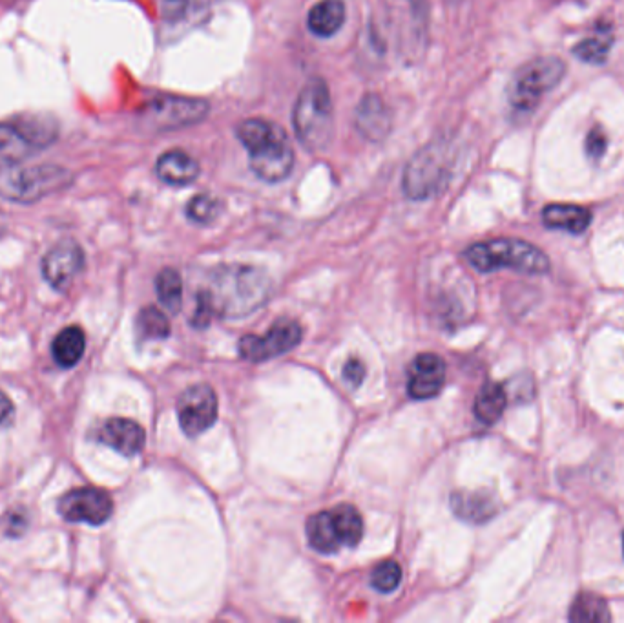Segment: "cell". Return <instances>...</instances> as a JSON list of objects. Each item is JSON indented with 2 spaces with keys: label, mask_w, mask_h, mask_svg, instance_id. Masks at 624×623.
I'll use <instances>...</instances> for the list:
<instances>
[{
  "label": "cell",
  "mask_w": 624,
  "mask_h": 623,
  "mask_svg": "<svg viewBox=\"0 0 624 623\" xmlns=\"http://www.w3.org/2000/svg\"><path fill=\"white\" fill-rule=\"evenodd\" d=\"M606 148H608V138H606L603 128H593L592 132L588 134V138H586V154L593 161H599V159L603 158Z\"/></svg>",
  "instance_id": "cell-31"
},
{
  "label": "cell",
  "mask_w": 624,
  "mask_h": 623,
  "mask_svg": "<svg viewBox=\"0 0 624 623\" xmlns=\"http://www.w3.org/2000/svg\"><path fill=\"white\" fill-rule=\"evenodd\" d=\"M365 379V366L362 360L351 359L345 362L344 366V381L351 386V388H360L362 382Z\"/></svg>",
  "instance_id": "cell-33"
},
{
  "label": "cell",
  "mask_w": 624,
  "mask_h": 623,
  "mask_svg": "<svg viewBox=\"0 0 624 623\" xmlns=\"http://www.w3.org/2000/svg\"><path fill=\"white\" fill-rule=\"evenodd\" d=\"M302 326L289 318H281L272 326L267 335L254 337L247 335L240 340V355L249 362H265L289 353L302 342Z\"/></svg>",
  "instance_id": "cell-12"
},
{
  "label": "cell",
  "mask_w": 624,
  "mask_h": 623,
  "mask_svg": "<svg viewBox=\"0 0 624 623\" xmlns=\"http://www.w3.org/2000/svg\"><path fill=\"white\" fill-rule=\"evenodd\" d=\"M354 127L369 141H384L393 128V116L384 99L378 94H367L356 106Z\"/></svg>",
  "instance_id": "cell-15"
},
{
  "label": "cell",
  "mask_w": 624,
  "mask_h": 623,
  "mask_svg": "<svg viewBox=\"0 0 624 623\" xmlns=\"http://www.w3.org/2000/svg\"><path fill=\"white\" fill-rule=\"evenodd\" d=\"M292 125L303 147L320 152L334 138L333 99L327 83L314 77L303 86L292 112Z\"/></svg>",
  "instance_id": "cell-3"
},
{
  "label": "cell",
  "mask_w": 624,
  "mask_h": 623,
  "mask_svg": "<svg viewBox=\"0 0 624 623\" xmlns=\"http://www.w3.org/2000/svg\"><path fill=\"white\" fill-rule=\"evenodd\" d=\"M612 614L608 611V605L601 596L592 592H581L572 609H570V622H610Z\"/></svg>",
  "instance_id": "cell-24"
},
{
  "label": "cell",
  "mask_w": 624,
  "mask_h": 623,
  "mask_svg": "<svg viewBox=\"0 0 624 623\" xmlns=\"http://www.w3.org/2000/svg\"><path fill=\"white\" fill-rule=\"evenodd\" d=\"M623 552H624V536H623Z\"/></svg>",
  "instance_id": "cell-36"
},
{
  "label": "cell",
  "mask_w": 624,
  "mask_h": 623,
  "mask_svg": "<svg viewBox=\"0 0 624 623\" xmlns=\"http://www.w3.org/2000/svg\"><path fill=\"white\" fill-rule=\"evenodd\" d=\"M345 22L344 0H320L312 6L307 17V26L316 37H333L340 32Z\"/></svg>",
  "instance_id": "cell-20"
},
{
  "label": "cell",
  "mask_w": 624,
  "mask_h": 623,
  "mask_svg": "<svg viewBox=\"0 0 624 623\" xmlns=\"http://www.w3.org/2000/svg\"><path fill=\"white\" fill-rule=\"evenodd\" d=\"M466 260L479 273L511 269L520 275H546L550 271V260L544 251L515 238L475 243L466 251Z\"/></svg>",
  "instance_id": "cell-4"
},
{
  "label": "cell",
  "mask_w": 624,
  "mask_h": 623,
  "mask_svg": "<svg viewBox=\"0 0 624 623\" xmlns=\"http://www.w3.org/2000/svg\"><path fill=\"white\" fill-rule=\"evenodd\" d=\"M32 141L22 134L17 125H0V170L21 165L33 154Z\"/></svg>",
  "instance_id": "cell-21"
},
{
  "label": "cell",
  "mask_w": 624,
  "mask_h": 623,
  "mask_svg": "<svg viewBox=\"0 0 624 623\" xmlns=\"http://www.w3.org/2000/svg\"><path fill=\"white\" fill-rule=\"evenodd\" d=\"M190 0H165L163 2V17L170 22L181 21L187 15Z\"/></svg>",
  "instance_id": "cell-34"
},
{
  "label": "cell",
  "mask_w": 624,
  "mask_h": 623,
  "mask_svg": "<svg viewBox=\"0 0 624 623\" xmlns=\"http://www.w3.org/2000/svg\"><path fill=\"white\" fill-rule=\"evenodd\" d=\"M13 412H15V408H13V402L10 401V397L0 391V426L10 419Z\"/></svg>",
  "instance_id": "cell-35"
},
{
  "label": "cell",
  "mask_w": 624,
  "mask_h": 623,
  "mask_svg": "<svg viewBox=\"0 0 624 623\" xmlns=\"http://www.w3.org/2000/svg\"><path fill=\"white\" fill-rule=\"evenodd\" d=\"M221 209H223V205L218 198H214L210 194H198L188 201L187 218L190 222L208 225L218 218Z\"/></svg>",
  "instance_id": "cell-29"
},
{
  "label": "cell",
  "mask_w": 624,
  "mask_h": 623,
  "mask_svg": "<svg viewBox=\"0 0 624 623\" xmlns=\"http://www.w3.org/2000/svg\"><path fill=\"white\" fill-rule=\"evenodd\" d=\"M210 112V106L196 97L163 94L148 101L139 112V121L146 130L170 132L198 125Z\"/></svg>",
  "instance_id": "cell-9"
},
{
  "label": "cell",
  "mask_w": 624,
  "mask_h": 623,
  "mask_svg": "<svg viewBox=\"0 0 624 623\" xmlns=\"http://www.w3.org/2000/svg\"><path fill=\"white\" fill-rule=\"evenodd\" d=\"M402 581V569L396 561L389 560L380 563L371 574V585L378 592H393Z\"/></svg>",
  "instance_id": "cell-30"
},
{
  "label": "cell",
  "mask_w": 624,
  "mask_h": 623,
  "mask_svg": "<svg viewBox=\"0 0 624 623\" xmlns=\"http://www.w3.org/2000/svg\"><path fill=\"white\" fill-rule=\"evenodd\" d=\"M542 222L555 231L570 234H583L592 223V212L581 205L553 203L542 211Z\"/></svg>",
  "instance_id": "cell-19"
},
{
  "label": "cell",
  "mask_w": 624,
  "mask_h": 623,
  "mask_svg": "<svg viewBox=\"0 0 624 623\" xmlns=\"http://www.w3.org/2000/svg\"><path fill=\"white\" fill-rule=\"evenodd\" d=\"M28 528V516L22 510H11L4 518V532L10 538H21L24 530Z\"/></svg>",
  "instance_id": "cell-32"
},
{
  "label": "cell",
  "mask_w": 624,
  "mask_h": 623,
  "mask_svg": "<svg viewBox=\"0 0 624 623\" xmlns=\"http://www.w3.org/2000/svg\"><path fill=\"white\" fill-rule=\"evenodd\" d=\"M84 349H86V337L79 326L64 328L57 337L53 338V360L64 370L73 368L79 360L83 359Z\"/></svg>",
  "instance_id": "cell-22"
},
{
  "label": "cell",
  "mask_w": 624,
  "mask_h": 623,
  "mask_svg": "<svg viewBox=\"0 0 624 623\" xmlns=\"http://www.w3.org/2000/svg\"><path fill=\"white\" fill-rule=\"evenodd\" d=\"M44 280L57 291H64L84 269L83 247L73 240H64L52 247L42 258Z\"/></svg>",
  "instance_id": "cell-13"
},
{
  "label": "cell",
  "mask_w": 624,
  "mask_h": 623,
  "mask_svg": "<svg viewBox=\"0 0 624 623\" xmlns=\"http://www.w3.org/2000/svg\"><path fill=\"white\" fill-rule=\"evenodd\" d=\"M236 136L249 152L250 170L267 183H280L294 169V150L285 130L267 119H245Z\"/></svg>",
  "instance_id": "cell-2"
},
{
  "label": "cell",
  "mask_w": 624,
  "mask_h": 623,
  "mask_svg": "<svg viewBox=\"0 0 624 623\" xmlns=\"http://www.w3.org/2000/svg\"><path fill=\"white\" fill-rule=\"evenodd\" d=\"M156 293L159 302L170 313H179L183 304V282L176 269H163L156 278Z\"/></svg>",
  "instance_id": "cell-25"
},
{
  "label": "cell",
  "mask_w": 624,
  "mask_h": 623,
  "mask_svg": "<svg viewBox=\"0 0 624 623\" xmlns=\"http://www.w3.org/2000/svg\"><path fill=\"white\" fill-rule=\"evenodd\" d=\"M221 318H243L258 311L271 296V280L252 265H221L212 271L207 289L199 291Z\"/></svg>",
  "instance_id": "cell-1"
},
{
  "label": "cell",
  "mask_w": 624,
  "mask_h": 623,
  "mask_svg": "<svg viewBox=\"0 0 624 623\" xmlns=\"http://www.w3.org/2000/svg\"><path fill=\"white\" fill-rule=\"evenodd\" d=\"M57 510L68 523H86L99 527L112 518L114 501L101 488L84 486L64 494L57 503Z\"/></svg>",
  "instance_id": "cell-10"
},
{
  "label": "cell",
  "mask_w": 624,
  "mask_h": 623,
  "mask_svg": "<svg viewBox=\"0 0 624 623\" xmlns=\"http://www.w3.org/2000/svg\"><path fill=\"white\" fill-rule=\"evenodd\" d=\"M364 536V519L351 505L314 514L307 521L309 545L320 554H334L342 547H356Z\"/></svg>",
  "instance_id": "cell-7"
},
{
  "label": "cell",
  "mask_w": 624,
  "mask_h": 623,
  "mask_svg": "<svg viewBox=\"0 0 624 623\" xmlns=\"http://www.w3.org/2000/svg\"><path fill=\"white\" fill-rule=\"evenodd\" d=\"M15 125L21 128L22 134L32 141L35 148L48 147L57 136L52 119L28 117V119H19Z\"/></svg>",
  "instance_id": "cell-28"
},
{
  "label": "cell",
  "mask_w": 624,
  "mask_h": 623,
  "mask_svg": "<svg viewBox=\"0 0 624 623\" xmlns=\"http://www.w3.org/2000/svg\"><path fill=\"white\" fill-rule=\"evenodd\" d=\"M610 48H612V35H610V30H606L577 44L573 48V55L581 59L583 63L603 64L608 59Z\"/></svg>",
  "instance_id": "cell-26"
},
{
  "label": "cell",
  "mask_w": 624,
  "mask_h": 623,
  "mask_svg": "<svg viewBox=\"0 0 624 623\" xmlns=\"http://www.w3.org/2000/svg\"><path fill=\"white\" fill-rule=\"evenodd\" d=\"M218 395L208 384H196L177 399V417L188 437H199L218 419Z\"/></svg>",
  "instance_id": "cell-11"
},
{
  "label": "cell",
  "mask_w": 624,
  "mask_h": 623,
  "mask_svg": "<svg viewBox=\"0 0 624 623\" xmlns=\"http://www.w3.org/2000/svg\"><path fill=\"white\" fill-rule=\"evenodd\" d=\"M508 406L506 390L497 382H486L475 399L473 412L482 424H495Z\"/></svg>",
  "instance_id": "cell-23"
},
{
  "label": "cell",
  "mask_w": 624,
  "mask_h": 623,
  "mask_svg": "<svg viewBox=\"0 0 624 623\" xmlns=\"http://www.w3.org/2000/svg\"><path fill=\"white\" fill-rule=\"evenodd\" d=\"M137 331L143 338H167L170 335V322L167 315L163 311H159L157 307L148 306L141 309V313L137 315Z\"/></svg>",
  "instance_id": "cell-27"
},
{
  "label": "cell",
  "mask_w": 624,
  "mask_h": 623,
  "mask_svg": "<svg viewBox=\"0 0 624 623\" xmlns=\"http://www.w3.org/2000/svg\"><path fill=\"white\" fill-rule=\"evenodd\" d=\"M453 148L446 141H433L416 152L404 170L402 189L409 200L424 201L444 191L451 180Z\"/></svg>",
  "instance_id": "cell-5"
},
{
  "label": "cell",
  "mask_w": 624,
  "mask_h": 623,
  "mask_svg": "<svg viewBox=\"0 0 624 623\" xmlns=\"http://www.w3.org/2000/svg\"><path fill=\"white\" fill-rule=\"evenodd\" d=\"M97 441L114 448L115 452L125 457H132L145 448L146 435L145 430L136 421L115 417V419H108L99 428Z\"/></svg>",
  "instance_id": "cell-16"
},
{
  "label": "cell",
  "mask_w": 624,
  "mask_h": 623,
  "mask_svg": "<svg viewBox=\"0 0 624 623\" xmlns=\"http://www.w3.org/2000/svg\"><path fill=\"white\" fill-rule=\"evenodd\" d=\"M72 183V174L57 165H15L0 170V196L19 203H35L63 191Z\"/></svg>",
  "instance_id": "cell-8"
},
{
  "label": "cell",
  "mask_w": 624,
  "mask_h": 623,
  "mask_svg": "<svg viewBox=\"0 0 624 623\" xmlns=\"http://www.w3.org/2000/svg\"><path fill=\"white\" fill-rule=\"evenodd\" d=\"M446 382V362L435 353H420L409 368L407 393L416 401L437 397Z\"/></svg>",
  "instance_id": "cell-14"
},
{
  "label": "cell",
  "mask_w": 624,
  "mask_h": 623,
  "mask_svg": "<svg viewBox=\"0 0 624 623\" xmlns=\"http://www.w3.org/2000/svg\"><path fill=\"white\" fill-rule=\"evenodd\" d=\"M199 172L198 161L183 150H168L157 159V178L172 187H187L198 180Z\"/></svg>",
  "instance_id": "cell-18"
},
{
  "label": "cell",
  "mask_w": 624,
  "mask_h": 623,
  "mask_svg": "<svg viewBox=\"0 0 624 623\" xmlns=\"http://www.w3.org/2000/svg\"><path fill=\"white\" fill-rule=\"evenodd\" d=\"M566 74V64L557 57L535 59L513 75L508 86V105L517 116H530L542 99L559 85Z\"/></svg>",
  "instance_id": "cell-6"
},
{
  "label": "cell",
  "mask_w": 624,
  "mask_h": 623,
  "mask_svg": "<svg viewBox=\"0 0 624 623\" xmlns=\"http://www.w3.org/2000/svg\"><path fill=\"white\" fill-rule=\"evenodd\" d=\"M451 508L457 518L479 525L499 514V501L486 490H475V492L462 490L451 496Z\"/></svg>",
  "instance_id": "cell-17"
}]
</instances>
